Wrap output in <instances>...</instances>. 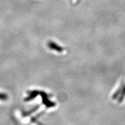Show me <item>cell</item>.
Listing matches in <instances>:
<instances>
[{"label":"cell","mask_w":125,"mask_h":125,"mask_svg":"<svg viewBox=\"0 0 125 125\" xmlns=\"http://www.w3.org/2000/svg\"><path fill=\"white\" fill-rule=\"evenodd\" d=\"M7 99V96L5 94L3 93H0V100H5Z\"/></svg>","instance_id":"3957f363"},{"label":"cell","mask_w":125,"mask_h":125,"mask_svg":"<svg viewBox=\"0 0 125 125\" xmlns=\"http://www.w3.org/2000/svg\"><path fill=\"white\" fill-rule=\"evenodd\" d=\"M48 46L51 49L54 50L58 52H62L63 51V48L62 47H61L57 44V43L53 42V41H49V42L48 43Z\"/></svg>","instance_id":"7a4b0ae2"},{"label":"cell","mask_w":125,"mask_h":125,"mask_svg":"<svg viewBox=\"0 0 125 125\" xmlns=\"http://www.w3.org/2000/svg\"><path fill=\"white\" fill-rule=\"evenodd\" d=\"M125 98V85L122 86L113 95L114 99L118 98L119 103H122Z\"/></svg>","instance_id":"6da1fadb"}]
</instances>
